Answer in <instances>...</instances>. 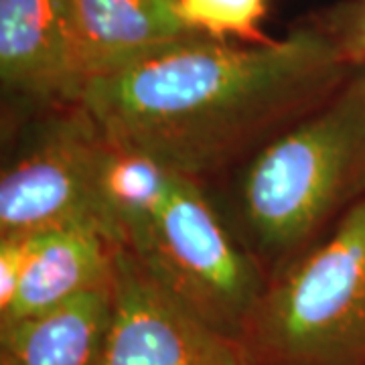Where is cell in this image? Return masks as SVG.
<instances>
[{
    "label": "cell",
    "instance_id": "obj_1",
    "mask_svg": "<svg viewBox=\"0 0 365 365\" xmlns=\"http://www.w3.org/2000/svg\"><path fill=\"white\" fill-rule=\"evenodd\" d=\"M353 71L319 23L252 45L197 33L90 79L79 104L110 144L203 182L242 165Z\"/></svg>",
    "mask_w": 365,
    "mask_h": 365
},
{
    "label": "cell",
    "instance_id": "obj_2",
    "mask_svg": "<svg viewBox=\"0 0 365 365\" xmlns=\"http://www.w3.org/2000/svg\"><path fill=\"white\" fill-rule=\"evenodd\" d=\"M365 199V69L240 165L235 235L270 276Z\"/></svg>",
    "mask_w": 365,
    "mask_h": 365
},
{
    "label": "cell",
    "instance_id": "obj_3",
    "mask_svg": "<svg viewBox=\"0 0 365 365\" xmlns=\"http://www.w3.org/2000/svg\"><path fill=\"white\" fill-rule=\"evenodd\" d=\"M242 343L252 365H365V199L268 276Z\"/></svg>",
    "mask_w": 365,
    "mask_h": 365
},
{
    "label": "cell",
    "instance_id": "obj_4",
    "mask_svg": "<svg viewBox=\"0 0 365 365\" xmlns=\"http://www.w3.org/2000/svg\"><path fill=\"white\" fill-rule=\"evenodd\" d=\"M126 250L205 323L244 341L268 274L222 220L203 182L170 170L150 222Z\"/></svg>",
    "mask_w": 365,
    "mask_h": 365
},
{
    "label": "cell",
    "instance_id": "obj_5",
    "mask_svg": "<svg viewBox=\"0 0 365 365\" xmlns=\"http://www.w3.org/2000/svg\"><path fill=\"white\" fill-rule=\"evenodd\" d=\"M110 143L81 104L53 110L0 179V237L61 225L100 227L118 246L106 207Z\"/></svg>",
    "mask_w": 365,
    "mask_h": 365
},
{
    "label": "cell",
    "instance_id": "obj_6",
    "mask_svg": "<svg viewBox=\"0 0 365 365\" xmlns=\"http://www.w3.org/2000/svg\"><path fill=\"white\" fill-rule=\"evenodd\" d=\"M98 365H252L242 341L205 323L120 248Z\"/></svg>",
    "mask_w": 365,
    "mask_h": 365
},
{
    "label": "cell",
    "instance_id": "obj_7",
    "mask_svg": "<svg viewBox=\"0 0 365 365\" xmlns=\"http://www.w3.org/2000/svg\"><path fill=\"white\" fill-rule=\"evenodd\" d=\"M0 81L29 104L81 102L88 73L73 0H0Z\"/></svg>",
    "mask_w": 365,
    "mask_h": 365
},
{
    "label": "cell",
    "instance_id": "obj_8",
    "mask_svg": "<svg viewBox=\"0 0 365 365\" xmlns=\"http://www.w3.org/2000/svg\"><path fill=\"white\" fill-rule=\"evenodd\" d=\"M118 246L93 225H61L26 235V260L0 329L112 284Z\"/></svg>",
    "mask_w": 365,
    "mask_h": 365
},
{
    "label": "cell",
    "instance_id": "obj_9",
    "mask_svg": "<svg viewBox=\"0 0 365 365\" xmlns=\"http://www.w3.org/2000/svg\"><path fill=\"white\" fill-rule=\"evenodd\" d=\"M88 81L197 35L181 0H73Z\"/></svg>",
    "mask_w": 365,
    "mask_h": 365
},
{
    "label": "cell",
    "instance_id": "obj_10",
    "mask_svg": "<svg viewBox=\"0 0 365 365\" xmlns=\"http://www.w3.org/2000/svg\"><path fill=\"white\" fill-rule=\"evenodd\" d=\"M112 284L0 329V365H98Z\"/></svg>",
    "mask_w": 365,
    "mask_h": 365
},
{
    "label": "cell",
    "instance_id": "obj_11",
    "mask_svg": "<svg viewBox=\"0 0 365 365\" xmlns=\"http://www.w3.org/2000/svg\"><path fill=\"white\" fill-rule=\"evenodd\" d=\"M189 25L213 39L227 37L262 43L260 23L268 0H181Z\"/></svg>",
    "mask_w": 365,
    "mask_h": 365
},
{
    "label": "cell",
    "instance_id": "obj_12",
    "mask_svg": "<svg viewBox=\"0 0 365 365\" xmlns=\"http://www.w3.org/2000/svg\"><path fill=\"white\" fill-rule=\"evenodd\" d=\"M337 43L353 69H365V0H347L319 23Z\"/></svg>",
    "mask_w": 365,
    "mask_h": 365
},
{
    "label": "cell",
    "instance_id": "obj_13",
    "mask_svg": "<svg viewBox=\"0 0 365 365\" xmlns=\"http://www.w3.org/2000/svg\"><path fill=\"white\" fill-rule=\"evenodd\" d=\"M26 260V235L0 237V311L16 294Z\"/></svg>",
    "mask_w": 365,
    "mask_h": 365
}]
</instances>
